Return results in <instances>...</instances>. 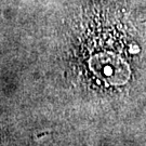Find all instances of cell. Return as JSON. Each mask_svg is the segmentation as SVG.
Masks as SVG:
<instances>
[{
	"mask_svg": "<svg viewBox=\"0 0 146 146\" xmlns=\"http://www.w3.org/2000/svg\"><path fill=\"white\" fill-rule=\"evenodd\" d=\"M90 67L101 80L110 84H122L130 77L127 63L113 53L98 54L91 60Z\"/></svg>",
	"mask_w": 146,
	"mask_h": 146,
	"instance_id": "6da1fadb",
	"label": "cell"
}]
</instances>
